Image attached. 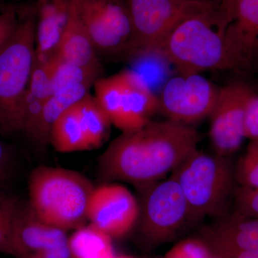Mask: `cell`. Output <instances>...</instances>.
Instances as JSON below:
<instances>
[{
	"label": "cell",
	"mask_w": 258,
	"mask_h": 258,
	"mask_svg": "<svg viewBox=\"0 0 258 258\" xmlns=\"http://www.w3.org/2000/svg\"><path fill=\"white\" fill-rule=\"evenodd\" d=\"M81 10L98 55L123 56L132 35L126 0H83Z\"/></svg>",
	"instance_id": "9c48e42d"
},
{
	"label": "cell",
	"mask_w": 258,
	"mask_h": 258,
	"mask_svg": "<svg viewBox=\"0 0 258 258\" xmlns=\"http://www.w3.org/2000/svg\"><path fill=\"white\" fill-rule=\"evenodd\" d=\"M257 66H258V62H257ZM257 78H258V76H257ZM257 81H258V80H257Z\"/></svg>",
	"instance_id": "e575fe53"
},
{
	"label": "cell",
	"mask_w": 258,
	"mask_h": 258,
	"mask_svg": "<svg viewBox=\"0 0 258 258\" xmlns=\"http://www.w3.org/2000/svg\"><path fill=\"white\" fill-rule=\"evenodd\" d=\"M112 240L91 224L83 225L69 237L71 258H115Z\"/></svg>",
	"instance_id": "ffe728a7"
},
{
	"label": "cell",
	"mask_w": 258,
	"mask_h": 258,
	"mask_svg": "<svg viewBox=\"0 0 258 258\" xmlns=\"http://www.w3.org/2000/svg\"><path fill=\"white\" fill-rule=\"evenodd\" d=\"M139 212L138 200L128 188L106 182L93 189L88 203V221L112 239L120 238L137 225Z\"/></svg>",
	"instance_id": "8fae6325"
},
{
	"label": "cell",
	"mask_w": 258,
	"mask_h": 258,
	"mask_svg": "<svg viewBox=\"0 0 258 258\" xmlns=\"http://www.w3.org/2000/svg\"><path fill=\"white\" fill-rule=\"evenodd\" d=\"M235 71L247 72L258 62V0H240L224 32Z\"/></svg>",
	"instance_id": "7c38bea8"
},
{
	"label": "cell",
	"mask_w": 258,
	"mask_h": 258,
	"mask_svg": "<svg viewBox=\"0 0 258 258\" xmlns=\"http://www.w3.org/2000/svg\"><path fill=\"white\" fill-rule=\"evenodd\" d=\"M253 89L242 82L220 88L210 118V139L217 155L228 157L242 145L244 136L245 107Z\"/></svg>",
	"instance_id": "30bf717a"
},
{
	"label": "cell",
	"mask_w": 258,
	"mask_h": 258,
	"mask_svg": "<svg viewBox=\"0 0 258 258\" xmlns=\"http://www.w3.org/2000/svg\"><path fill=\"white\" fill-rule=\"evenodd\" d=\"M82 3L83 0H73L69 22L56 56L62 60L101 72L98 53L83 21Z\"/></svg>",
	"instance_id": "9a60e30c"
},
{
	"label": "cell",
	"mask_w": 258,
	"mask_h": 258,
	"mask_svg": "<svg viewBox=\"0 0 258 258\" xmlns=\"http://www.w3.org/2000/svg\"><path fill=\"white\" fill-rule=\"evenodd\" d=\"M244 128L245 139L258 140V94L254 91L246 103Z\"/></svg>",
	"instance_id": "4316f807"
},
{
	"label": "cell",
	"mask_w": 258,
	"mask_h": 258,
	"mask_svg": "<svg viewBox=\"0 0 258 258\" xmlns=\"http://www.w3.org/2000/svg\"><path fill=\"white\" fill-rule=\"evenodd\" d=\"M234 171L236 181L240 186L258 188V140L251 141Z\"/></svg>",
	"instance_id": "cb8c5ba5"
},
{
	"label": "cell",
	"mask_w": 258,
	"mask_h": 258,
	"mask_svg": "<svg viewBox=\"0 0 258 258\" xmlns=\"http://www.w3.org/2000/svg\"><path fill=\"white\" fill-rule=\"evenodd\" d=\"M211 258H225V257H222V255H220V257H218V256H217V257H215V256L212 255V257Z\"/></svg>",
	"instance_id": "d6a6232c"
},
{
	"label": "cell",
	"mask_w": 258,
	"mask_h": 258,
	"mask_svg": "<svg viewBox=\"0 0 258 258\" xmlns=\"http://www.w3.org/2000/svg\"><path fill=\"white\" fill-rule=\"evenodd\" d=\"M19 22L14 10H7L0 13V50L14 33Z\"/></svg>",
	"instance_id": "83f0119b"
},
{
	"label": "cell",
	"mask_w": 258,
	"mask_h": 258,
	"mask_svg": "<svg viewBox=\"0 0 258 258\" xmlns=\"http://www.w3.org/2000/svg\"><path fill=\"white\" fill-rule=\"evenodd\" d=\"M115 258H135L133 257H131V256L128 255H116Z\"/></svg>",
	"instance_id": "1f68e13d"
},
{
	"label": "cell",
	"mask_w": 258,
	"mask_h": 258,
	"mask_svg": "<svg viewBox=\"0 0 258 258\" xmlns=\"http://www.w3.org/2000/svg\"><path fill=\"white\" fill-rule=\"evenodd\" d=\"M10 158V149L0 140V185L4 182L9 172Z\"/></svg>",
	"instance_id": "f546056e"
},
{
	"label": "cell",
	"mask_w": 258,
	"mask_h": 258,
	"mask_svg": "<svg viewBox=\"0 0 258 258\" xmlns=\"http://www.w3.org/2000/svg\"><path fill=\"white\" fill-rule=\"evenodd\" d=\"M92 86L79 85L71 86L54 93L47 100L30 141L39 151L46 150L52 123L63 112L77 103L90 93Z\"/></svg>",
	"instance_id": "2e32d148"
},
{
	"label": "cell",
	"mask_w": 258,
	"mask_h": 258,
	"mask_svg": "<svg viewBox=\"0 0 258 258\" xmlns=\"http://www.w3.org/2000/svg\"><path fill=\"white\" fill-rule=\"evenodd\" d=\"M136 187L140 191L137 225L149 243L170 240L195 222L182 190L171 176Z\"/></svg>",
	"instance_id": "52a82bcc"
},
{
	"label": "cell",
	"mask_w": 258,
	"mask_h": 258,
	"mask_svg": "<svg viewBox=\"0 0 258 258\" xmlns=\"http://www.w3.org/2000/svg\"><path fill=\"white\" fill-rule=\"evenodd\" d=\"M80 123L90 149H97L104 143L112 125L106 112L94 96L88 93L76 104Z\"/></svg>",
	"instance_id": "44dd1931"
},
{
	"label": "cell",
	"mask_w": 258,
	"mask_h": 258,
	"mask_svg": "<svg viewBox=\"0 0 258 258\" xmlns=\"http://www.w3.org/2000/svg\"><path fill=\"white\" fill-rule=\"evenodd\" d=\"M76 104L63 112L51 126L49 145L56 152L64 154L91 150L80 123Z\"/></svg>",
	"instance_id": "d6986e66"
},
{
	"label": "cell",
	"mask_w": 258,
	"mask_h": 258,
	"mask_svg": "<svg viewBox=\"0 0 258 258\" xmlns=\"http://www.w3.org/2000/svg\"><path fill=\"white\" fill-rule=\"evenodd\" d=\"M182 190L195 221L224 215L236 187L228 157L196 149L171 173Z\"/></svg>",
	"instance_id": "277c9868"
},
{
	"label": "cell",
	"mask_w": 258,
	"mask_h": 258,
	"mask_svg": "<svg viewBox=\"0 0 258 258\" xmlns=\"http://www.w3.org/2000/svg\"><path fill=\"white\" fill-rule=\"evenodd\" d=\"M98 104L106 112L112 125L122 132L131 131L123 82L118 74L99 78L93 84Z\"/></svg>",
	"instance_id": "ac0fdd59"
},
{
	"label": "cell",
	"mask_w": 258,
	"mask_h": 258,
	"mask_svg": "<svg viewBox=\"0 0 258 258\" xmlns=\"http://www.w3.org/2000/svg\"><path fill=\"white\" fill-rule=\"evenodd\" d=\"M22 205L16 198L0 191V253L12 255L13 226Z\"/></svg>",
	"instance_id": "603a6c76"
},
{
	"label": "cell",
	"mask_w": 258,
	"mask_h": 258,
	"mask_svg": "<svg viewBox=\"0 0 258 258\" xmlns=\"http://www.w3.org/2000/svg\"><path fill=\"white\" fill-rule=\"evenodd\" d=\"M68 242L66 231L44 222L29 203L22 205L13 226L12 255L32 257Z\"/></svg>",
	"instance_id": "4fadbf2b"
},
{
	"label": "cell",
	"mask_w": 258,
	"mask_h": 258,
	"mask_svg": "<svg viewBox=\"0 0 258 258\" xmlns=\"http://www.w3.org/2000/svg\"><path fill=\"white\" fill-rule=\"evenodd\" d=\"M95 186L78 171L39 166L28 180L29 205L49 225L66 231L88 221V203Z\"/></svg>",
	"instance_id": "7a4b0ae2"
},
{
	"label": "cell",
	"mask_w": 258,
	"mask_h": 258,
	"mask_svg": "<svg viewBox=\"0 0 258 258\" xmlns=\"http://www.w3.org/2000/svg\"><path fill=\"white\" fill-rule=\"evenodd\" d=\"M215 239L221 253L244 251L258 254V218L234 215L219 224Z\"/></svg>",
	"instance_id": "e0dca14e"
},
{
	"label": "cell",
	"mask_w": 258,
	"mask_h": 258,
	"mask_svg": "<svg viewBox=\"0 0 258 258\" xmlns=\"http://www.w3.org/2000/svg\"><path fill=\"white\" fill-rule=\"evenodd\" d=\"M240 0H220V8L217 11L218 26L222 32H225V28L230 23L236 8Z\"/></svg>",
	"instance_id": "f1b7e54d"
},
{
	"label": "cell",
	"mask_w": 258,
	"mask_h": 258,
	"mask_svg": "<svg viewBox=\"0 0 258 258\" xmlns=\"http://www.w3.org/2000/svg\"><path fill=\"white\" fill-rule=\"evenodd\" d=\"M217 11L186 20L154 51H157L178 74L235 71L224 32L218 27Z\"/></svg>",
	"instance_id": "3957f363"
},
{
	"label": "cell",
	"mask_w": 258,
	"mask_h": 258,
	"mask_svg": "<svg viewBox=\"0 0 258 258\" xmlns=\"http://www.w3.org/2000/svg\"><path fill=\"white\" fill-rule=\"evenodd\" d=\"M23 258H27V257H23Z\"/></svg>",
	"instance_id": "d590c367"
},
{
	"label": "cell",
	"mask_w": 258,
	"mask_h": 258,
	"mask_svg": "<svg viewBox=\"0 0 258 258\" xmlns=\"http://www.w3.org/2000/svg\"><path fill=\"white\" fill-rule=\"evenodd\" d=\"M210 249L205 243L197 239H186L169 249L164 258H211Z\"/></svg>",
	"instance_id": "484cf974"
},
{
	"label": "cell",
	"mask_w": 258,
	"mask_h": 258,
	"mask_svg": "<svg viewBox=\"0 0 258 258\" xmlns=\"http://www.w3.org/2000/svg\"><path fill=\"white\" fill-rule=\"evenodd\" d=\"M220 88L201 74H177L163 86L159 111L175 123H197L210 116Z\"/></svg>",
	"instance_id": "ba28073f"
},
{
	"label": "cell",
	"mask_w": 258,
	"mask_h": 258,
	"mask_svg": "<svg viewBox=\"0 0 258 258\" xmlns=\"http://www.w3.org/2000/svg\"><path fill=\"white\" fill-rule=\"evenodd\" d=\"M222 256L225 258H258V254L244 252V251L225 252V253L222 254Z\"/></svg>",
	"instance_id": "4dcf8cb0"
},
{
	"label": "cell",
	"mask_w": 258,
	"mask_h": 258,
	"mask_svg": "<svg viewBox=\"0 0 258 258\" xmlns=\"http://www.w3.org/2000/svg\"><path fill=\"white\" fill-rule=\"evenodd\" d=\"M0 1H5V0H0Z\"/></svg>",
	"instance_id": "836d02e7"
},
{
	"label": "cell",
	"mask_w": 258,
	"mask_h": 258,
	"mask_svg": "<svg viewBox=\"0 0 258 258\" xmlns=\"http://www.w3.org/2000/svg\"><path fill=\"white\" fill-rule=\"evenodd\" d=\"M73 0H37L36 59L56 57L71 13Z\"/></svg>",
	"instance_id": "5bb4252c"
},
{
	"label": "cell",
	"mask_w": 258,
	"mask_h": 258,
	"mask_svg": "<svg viewBox=\"0 0 258 258\" xmlns=\"http://www.w3.org/2000/svg\"><path fill=\"white\" fill-rule=\"evenodd\" d=\"M235 216L258 218V188L236 187L233 195Z\"/></svg>",
	"instance_id": "d4e9b609"
},
{
	"label": "cell",
	"mask_w": 258,
	"mask_h": 258,
	"mask_svg": "<svg viewBox=\"0 0 258 258\" xmlns=\"http://www.w3.org/2000/svg\"><path fill=\"white\" fill-rule=\"evenodd\" d=\"M132 23V35L125 60L161 46L181 23L195 17L211 14L220 0H126Z\"/></svg>",
	"instance_id": "8992f818"
},
{
	"label": "cell",
	"mask_w": 258,
	"mask_h": 258,
	"mask_svg": "<svg viewBox=\"0 0 258 258\" xmlns=\"http://www.w3.org/2000/svg\"><path fill=\"white\" fill-rule=\"evenodd\" d=\"M36 18L20 20L0 50V132H21L24 102L35 62Z\"/></svg>",
	"instance_id": "5b68a950"
},
{
	"label": "cell",
	"mask_w": 258,
	"mask_h": 258,
	"mask_svg": "<svg viewBox=\"0 0 258 258\" xmlns=\"http://www.w3.org/2000/svg\"><path fill=\"white\" fill-rule=\"evenodd\" d=\"M101 71L83 67L74 62L64 60L56 56L52 60L51 89L52 94L63 88L79 85L93 86L99 79Z\"/></svg>",
	"instance_id": "7402d4cb"
},
{
	"label": "cell",
	"mask_w": 258,
	"mask_h": 258,
	"mask_svg": "<svg viewBox=\"0 0 258 258\" xmlns=\"http://www.w3.org/2000/svg\"><path fill=\"white\" fill-rule=\"evenodd\" d=\"M198 131L171 120L150 122L122 132L98 159L100 177L106 182L151 184L172 173L196 149Z\"/></svg>",
	"instance_id": "6da1fadb"
}]
</instances>
